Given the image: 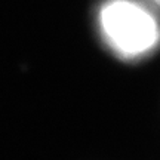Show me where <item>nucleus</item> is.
Wrapping results in <instances>:
<instances>
[{
    "instance_id": "nucleus-1",
    "label": "nucleus",
    "mask_w": 160,
    "mask_h": 160,
    "mask_svg": "<svg viewBox=\"0 0 160 160\" xmlns=\"http://www.w3.org/2000/svg\"><path fill=\"white\" fill-rule=\"evenodd\" d=\"M104 37L126 59L147 55L159 45L160 27L145 8L132 0H111L99 12Z\"/></svg>"
},
{
    "instance_id": "nucleus-2",
    "label": "nucleus",
    "mask_w": 160,
    "mask_h": 160,
    "mask_svg": "<svg viewBox=\"0 0 160 160\" xmlns=\"http://www.w3.org/2000/svg\"><path fill=\"white\" fill-rule=\"evenodd\" d=\"M156 2H159V3H160V0H156Z\"/></svg>"
}]
</instances>
